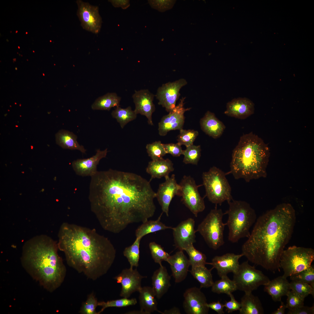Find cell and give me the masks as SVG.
<instances>
[{
    "label": "cell",
    "mask_w": 314,
    "mask_h": 314,
    "mask_svg": "<svg viewBox=\"0 0 314 314\" xmlns=\"http://www.w3.org/2000/svg\"><path fill=\"white\" fill-rule=\"evenodd\" d=\"M91 177L90 208L104 229L118 233L154 215L156 193L150 181L140 175L109 169Z\"/></svg>",
    "instance_id": "cell-1"
},
{
    "label": "cell",
    "mask_w": 314,
    "mask_h": 314,
    "mask_svg": "<svg viewBox=\"0 0 314 314\" xmlns=\"http://www.w3.org/2000/svg\"><path fill=\"white\" fill-rule=\"evenodd\" d=\"M296 221L295 210L283 203L256 219L242 254L250 262L272 272L280 271L279 261L292 236Z\"/></svg>",
    "instance_id": "cell-2"
},
{
    "label": "cell",
    "mask_w": 314,
    "mask_h": 314,
    "mask_svg": "<svg viewBox=\"0 0 314 314\" xmlns=\"http://www.w3.org/2000/svg\"><path fill=\"white\" fill-rule=\"evenodd\" d=\"M58 237L67 265L88 279L95 281L106 274L115 259L113 244L94 229L64 222Z\"/></svg>",
    "instance_id": "cell-3"
},
{
    "label": "cell",
    "mask_w": 314,
    "mask_h": 314,
    "mask_svg": "<svg viewBox=\"0 0 314 314\" xmlns=\"http://www.w3.org/2000/svg\"><path fill=\"white\" fill-rule=\"evenodd\" d=\"M58 243L45 235L35 236L22 248L23 267L44 288L52 292L64 281L66 269L58 253Z\"/></svg>",
    "instance_id": "cell-4"
},
{
    "label": "cell",
    "mask_w": 314,
    "mask_h": 314,
    "mask_svg": "<svg viewBox=\"0 0 314 314\" xmlns=\"http://www.w3.org/2000/svg\"><path fill=\"white\" fill-rule=\"evenodd\" d=\"M270 155L269 147L261 138L252 132L244 134L233 151L231 173L235 179L247 182L266 177Z\"/></svg>",
    "instance_id": "cell-5"
},
{
    "label": "cell",
    "mask_w": 314,
    "mask_h": 314,
    "mask_svg": "<svg viewBox=\"0 0 314 314\" xmlns=\"http://www.w3.org/2000/svg\"><path fill=\"white\" fill-rule=\"evenodd\" d=\"M228 203L229 209L224 213L228 215L225 223L229 229L228 239L232 243H236L241 238L249 237L256 215L255 210L245 201L233 199Z\"/></svg>",
    "instance_id": "cell-6"
},
{
    "label": "cell",
    "mask_w": 314,
    "mask_h": 314,
    "mask_svg": "<svg viewBox=\"0 0 314 314\" xmlns=\"http://www.w3.org/2000/svg\"><path fill=\"white\" fill-rule=\"evenodd\" d=\"M202 179L206 196L212 203L221 205L225 201L228 203L233 199L231 187L222 170L213 166L203 173Z\"/></svg>",
    "instance_id": "cell-7"
},
{
    "label": "cell",
    "mask_w": 314,
    "mask_h": 314,
    "mask_svg": "<svg viewBox=\"0 0 314 314\" xmlns=\"http://www.w3.org/2000/svg\"><path fill=\"white\" fill-rule=\"evenodd\" d=\"M314 260V250L311 248L293 246L284 249L279 261L283 276L287 278L309 267Z\"/></svg>",
    "instance_id": "cell-8"
},
{
    "label": "cell",
    "mask_w": 314,
    "mask_h": 314,
    "mask_svg": "<svg viewBox=\"0 0 314 314\" xmlns=\"http://www.w3.org/2000/svg\"><path fill=\"white\" fill-rule=\"evenodd\" d=\"M224 215L221 209L216 207L210 211L196 230L208 246L214 250H217L224 243V232L226 225L222 221Z\"/></svg>",
    "instance_id": "cell-9"
},
{
    "label": "cell",
    "mask_w": 314,
    "mask_h": 314,
    "mask_svg": "<svg viewBox=\"0 0 314 314\" xmlns=\"http://www.w3.org/2000/svg\"><path fill=\"white\" fill-rule=\"evenodd\" d=\"M233 274V280L237 290L245 293H252L260 286L266 285L270 280L261 271L249 265L248 261L240 264Z\"/></svg>",
    "instance_id": "cell-10"
},
{
    "label": "cell",
    "mask_w": 314,
    "mask_h": 314,
    "mask_svg": "<svg viewBox=\"0 0 314 314\" xmlns=\"http://www.w3.org/2000/svg\"><path fill=\"white\" fill-rule=\"evenodd\" d=\"M180 196L181 201L190 211L197 217L198 213L205 208L204 198L201 196L194 179L190 176H184L180 183Z\"/></svg>",
    "instance_id": "cell-11"
},
{
    "label": "cell",
    "mask_w": 314,
    "mask_h": 314,
    "mask_svg": "<svg viewBox=\"0 0 314 314\" xmlns=\"http://www.w3.org/2000/svg\"><path fill=\"white\" fill-rule=\"evenodd\" d=\"M187 83L185 79L181 78L163 84L158 88L155 95L158 100V104L164 108L168 112L172 110L175 107L176 101L180 95V89Z\"/></svg>",
    "instance_id": "cell-12"
},
{
    "label": "cell",
    "mask_w": 314,
    "mask_h": 314,
    "mask_svg": "<svg viewBox=\"0 0 314 314\" xmlns=\"http://www.w3.org/2000/svg\"><path fill=\"white\" fill-rule=\"evenodd\" d=\"M78 9L77 15L84 29L97 34L99 31L101 19L98 6H92L81 0L76 1Z\"/></svg>",
    "instance_id": "cell-13"
},
{
    "label": "cell",
    "mask_w": 314,
    "mask_h": 314,
    "mask_svg": "<svg viewBox=\"0 0 314 314\" xmlns=\"http://www.w3.org/2000/svg\"><path fill=\"white\" fill-rule=\"evenodd\" d=\"M185 97H182L177 105L167 115L163 116L158 124L159 135L164 136L170 131L183 129L185 117V113L191 108H185L184 105Z\"/></svg>",
    "instance_id": "cell-14"
},
{
    "label": "cell",
    "mask_w": 314,
    "mask_h": 314,
    "mask_svg": "<svg viewBox=\"0 0 314 314\" xmlns=\"http://www.w3.org/2000/svg\"><path fill=\"white\" fill-rule=\"evenodd\" d=\"M147 277L141 275L136 268L134 269L130 267L123 269L114 278L117 283L121 284L120 296L129 298L133 293L136 291L139 292L142 287V279Z\"/></svg>",
    "instance_id": "cell-15"
},
{
    "label": "cell",
    "mask_w": 314,
    "mask_h": 314,
    "mask_svg": "<svg viewBox=\"0 0 314 314\" xmlns=\"http://www.w3.org/2000/svg\"><path fill=\"white\" fill-rule=\"evenodd\" d=\"M195 226L194 219L190 218L181 222L176 227H172L174 245L176 248L185 251L196 242L197 231Z\"/></svg>",
    "instance_id": "cell-16"
},
{
    "label": "cell",
    "mask_w": 314,
    "mask_h": 314,
    "mask_svg": "<svg viewBox=\"0 0 314 314\" xmlns=\"http://www.w3.org/2000/svg\"><path fill=\"white\" fill-rule=\"evenodd\" d=\"M183 306L187 314H207L209 308L207 299L200 288L196 287L187 289L183 294Z\"/></svg>",
    "instance_id": "cell-17"
},
{
    "label": "cell",
    "mask_w": 314,
    "mask_h": 314,
    "mask_svg": "<svg viewBox=\"0 0 314 314\" xmlns=\"http://www.w3.org/2000/svg\"><path fill=\"white\" fill-rule=\"evenodd\" d=\"M165 178V181L159 185L156 198L161 206L163 213L168 217L170 203L175 195L180 196L181 187L177 183L175 174Z\"/></svg>",
    "instance_id": "cell-18"
},
{
    "label": "cell",
    "mask_w": 314,
    "mask_h": 314,
    "mask_svg": "<svg viewBox=\"0 0 314 314\" xmlns=\"http://www.w3.org/2000/svg\"><path fill=\"white\" fill-rule=\"evenodd\" d=\"M155 96L147 89L135 90L132 96L135 105L134 111L137 114L145 116L148 124L151 125H153L152 116L155 110L153 103Z\"/></svg>",
    "instance_id": "cell-19"
},
{
    "label": "cell",
    "mask_w": 314,
    "mask_h": 314,
    "mask_svg": "<svg viewBox=\"0 0 314 314\" xmlns=\"http://www.w3.org/2000/svg\"><path fill=\"white\" fill-rule=\"evenodd\" d=\"M108 149L104 150L98 149L95 154L91 157L85 159H79L73 161L72 165L76 174L82 176H92L97 171V167L100 160L106 157Z\"/></svg>",
    "instance_id": "cell-20"
},
{
    "label": "cell",
    "mask_w": 314,
    "mask_h": 314,
    "mask_svg": "<svg viewBox=\"0 0 314 314\" xmlns=\"http://www.w3.org/2000/svg\"><path fill=\"white\" fill-rule=\"evenodd\" d=\"M254 110V104L250 99L239 97L227 103L224 113L229 116L243 119L253 114Z\"/></svg>",
    "instance_id": "cell-21"
},
{
    "label": "cell",
    "mask_w": 314,
    "mask_h": 314,
    "mask_svg": "<svg viewBox=\"0 0 314 314\" xmlns=\"http://www.w3.org/2000/svg\"><path fill=\"white\" fill-rule=\"evenodd\" d=\"M243 256L241 253L236 254L233 253H228L221 256H216L212 260L210 264L217 271L220 277L227 275L228 273L235 272L240 265L239 260Z\"/></svg>",
    "instance_id": "cell-22"
},
{
    "label": "cell",
    "mask_w": 314,
    "mask_h": 314,
    "mask_svg": "<svg viewBox=\"0 0 314 314\" xmlns=\"http://www.w3.org/2000/svg\"><path fill=\"white\" fill-rule=\"evenodd\" d=\"M183 251L179 250L170 256L167 261L170 265L172 274L176 283H179L186 278L190 265L189 259Z\"/></svg>",
    "instance_id": "cell-23"
},
{
    "label": "cell",
    "mask_w": 314,
    "mask_h": 314,
    "mask_svg": "<svg viewBox=\"0 0 314 314\" xmlns=\"http://www.w3.org/2000/svg\"><path fill=\"white\" fill-rule=\"evenodd\" d=\"M201 128L206 134L214 139L220 138L226 128L223 123L215 114L209 111L205 113L200 121Z\"/></svg>",
    "instance_id": "cell-24"
},
{
    "label": "cell",
    "mask_w": 314,
    "mask_h": 314,
    "mask_svg": "<svg viewBox=\"0 0 314 314\" xmlns=\"http://www.w3.org/2000/svg\"><path fill=\"white\" fill-rule=\"evenodd\" d=\"M171 278L166 267L163 265L154 272L152 287L157 299H160L168 291L171 286Z\"/></svg>",
    "instance_id": "cell-25"
},
{
    "label": "cell",
    "mask_w": 314,
    "mask_h": 314,
    "mask_svg": "<svg viewBox=\"0 0 314 314\" xmlns=\"http://www.w3.org/2000/svg\"><path fill=\"white\" fill-rule=\"evenodd\" d=\"M264 291L271 297L275 301H281L282 297L287 295L291 290L290 283L283 275L279 276L264 286Z\"/></svg>",
    "instance_id": "cell-26"
},
{
    "label": "cell",
    "mask_w": 314,
    "mask_h": 314,
    "mask_svg": "<svg viewBox=\"0 0 314 314\" xmlns=\"http://www.w3.org/2000/svg\"><path fill=\"white\" fill-rule=\"evenodd\" d=\"M174 170L172 161L168 158H162L150 161L146 168V172L151 176V181L153 179H160L169 176V174Z\"/></svg>",
    "instance_id": "cell-27"
},
{
    "label": "cell",
    "mask_w": 314,
    "mask_h": 314,
    "mask_svg": "<svg viewBox=\"0 0 314 314\" xmlns=\"http://www.w3.org/2000/svg\"><path fill=\"white\" fill-rule=\"evenodd\" d=\"M139 292L141 310L145 312L147 314H150L155 311L162 313V312L158 309V302L152 287L148 286L142 287Z\"/></svg>",
    "instance_id": "cell-28"
},
{
    "label": "cell",
    "mask_w": 314,
    "mask_h": 314,
    "mask_svg": "<svg viewBox=\"0 0 314 314\" xmlns=\"http://www.w3.org/2000/svg\"><path fill=\"white\" fill-rule=\"evenodd\" d=\"M76 135L66 130H60L56 135V143L63 148L78 150L82 153H85L86 150L78 143Z\"/></svg>",
    "instance_id": "cell-29"
},
{
    "label": "cell",
    "mask_w": 314,
    "mask_h": 314,
    "mask_svg": "<svg viewBox=\"0 0 314 314\" xmlns=\"http://www.w3.org/2000/svg\"><path fill=\"white\" fill-rule=\"evenodd\" d=\"M240 314H263L264 310L261 303L252 293H245L241 299Z\"/></svg>",
    "instance_id": "cell-30"
},
{
    "label": "cell",
    "mask_w": 314,
    "mask_h": 314,
    "mask_svg": "<svg viewBox=\"0 0 314 314\" xmlns=\"http://www.w3.org/2000/svg\"><path fill=\"white\" fill-rule=\"evenodd\" d=\"M162 214V213L156 220H148L142 223L135 230V234L136 238L142 239L144 236L150 233L166 229H172V227L166 225L160 221Z\"/></svg>",
    "instance_id": "cell-31"
},
{
    "label": "cell",
    "mask_w": 314,
    "mask_h": 314,
    "mask_svg": "<svg viewBox=\"0 0 314 314\" xmlns=\"http://www.w3.org/2000/svg\"><path fill=\"white\" fill-rule=\"evenodd\" d=\"M121 97L115 92L108 93L97 98L92 104L94 110H109L112 108L119 106Z\"/></svg>",
    "instance_id": "cell-32"
},
{
    "label": "cell",
    "mask_w": 314,
    "mask_h": 314,
    "mask_svg": "<svg viewBox=\"0 0 314 314\" xmlns=\"http://www.w3.org/2000/svg\"><path fill=\"white\" fill-rule=\"evenodd\" d=\"M213 269H208L205 266L192 267L190 272L200 284L201 288L211 287L214 283L211 271Z\"/></svg>",
    "instance_id": "cell-33"
},
{
    "label": "cell",
    "mask_w": 314,
    "mask_h": 314,
    "mask_svg": "<svg viewBox=\"0 0 314 314\" xmlns=\"http://www.w3.org/2000/svg\"><path fill=\"white\" fill-rule=\"evenodd\" d=\"M112 117L115 119L122 129L129 122L135 119L137 114L130 106L122 108L119 106L116 107L111 113Z\"/></svg>",
    "instance_id": "cell-34"
},
{
    "label": "cell",
    "mask_w": 314,
    "mask_h": 314,
    "mask_svg": "<svg viewBox=\"0 0 314 314\" xmlns=\"http://www.w3.org/2000/svg\"><path fill=\"white\" fill-rule=\"evenodd\" d=\"M220 279L214 282L211 287V291L218 294L224 293L229 295L237 290L235 283L227 276H224Z\"/></svg>",
    "instance_id": "cell-35"
},
{
    "label": "cell",
    "mask_w": 314,
    "mask_h": 314,
    "mask_svg": "<svg viewBox=\"0 0 314 314\" xmlns=\"http://www.w3.org/2000/svg\"><path fill=\"white\" fill-rule=\"evenodd\" d=\"M141 239L136 238L133 244L126 247L123 252L124 256L127 259L130 267H137L139 265L140 258V245Z\"/></svg>",
    "instance_id": "cell-36"
},
{
    "label": "cell",
    "mask_w": 314,
    "mask_h": 314,
    "mask_svg": "<svg viewBox=\"0 0 314 314\" xmlns=\"http://www.w3.org/2000/svg\"><path fill=\"white\" fill-rule=\"evenodd\" d=\"M189 257V261L192 267L199 266H205L209 264L206 261V257L205 254L197 250L193 246L191 245L185 250Z\"/></svg>",
    "instance_id": "cell-37"
},
{
    "label": "cell",
    "mask_w": 314,
    "mask_h": 314,
    "mask_svg": "<svg viewBox=\"0 0 314 314\" xmlns=\"http://www.w3.org/2000/svg\"><path fill=\"white\" fill-rule=\"evenodd\" d=\"M136 298L131 299L123 297L119 299L108 301L106 302L101 301L98 302V306H101V310L97 312L99 314L103 312L106 308L110 307H122L133 306L137 303Z\"/></svg>",
    "instance_id": "cell-38"
},
{
    "label": "cell",
    "mask_w": 314,
    "mask_h": 314,
    "mask_svg": "<svg viewBox=\"0 0 314 314\" xmlns=\"http://www.w3.org/2000/svg\"><path fill=\"white\" fill-rule=\"evenodd\" d=\"M201 149L200 145L193 144L186 147L184 150L183 162L185 164L197 165L201 156Z\"/></svg>",
    "instance_id": "cell-39"
},
{
    "label": "cell",
    "mask_w": 314,
    "mask_h": 314,
    "mask_svg": "<svg viewBox=\"0 0 314 314\" xmlns=\"http://www.w3.org/2000/svg\"><path fill=\"white\" fill-rule=\"evenodd\" d=\"M149 247L152 257L155 263L162 265L163 261L167 262L170 255L166 252L161 246L154 242H150Z\"/></svg>",
    "instance_id": "cell-40"
},
{
    "label": "cell",
    "mask_w": 314,
    "mask_h": 314,
    "mask_svg": "<svg viewBox=\"0 0 314 314\" xmlns=\"http://www.w3.org/2000/svg\"><path fill=\"white\" fill-rule=\"evenodd\" d=\"M290 277L292 281L307 283L314 289V268L312 265L308 268Z\"/></svg>",
    "instance_id": "cell-41"
},
{
    "label": "cell",
    "mask_w": 314,
    "mask_h": 314,
    "mask_svg": "<svg viewBox=\"0 0 314 314\" xmlns=\"http://www.w3.org/2000/svg\"><path fill=\"white\" fill-rule=\"evenodd\" d=\"M146 148L148 156L152 160L162 159L167 154L163 144L160 141H156L147 144Z\"/></svg>",
    "instance_id": "cell-42"
},
{
    "label": "cell",
    "mask_w": 314,
    "mask_h": 314,
    "mask_svg": "<svg viewBox=\"0 0 314 314\" xmlns=\"http://www.w3.org/2000/svg\"><path fill=\"white\" fill-rule=\"evenodd\" d=\"M290 286L291 290L296 292L304 299L310 294L314 297V289L309 284L292 281L290 283Z\"/></svg>",
    "instance_id": "cell-43"
},
{
    "label": "cell",
    "mask_w": 314,
    "mask_h": 314,
    "mask_svg": "<svg viewBox=\"0 0 314 314\" xmlns=\"http://www.w3.org/2000/svg\"><path fill=\"white\" fill-rule=\"evenodd\" d=\"M198 135L199 132L197 131L182 129L180 130L177 141L180 145H184L186 147L193 144Z\"/></svg>",
    "instance_id": "cell-44"
},
{
    "label": "cell",
    "mask_w": 314,
    "mask_h": 314,
    "mask_svg": "<svg viewBox=\"0 0 314 314\" xmlns=\"http://www.w3.org/2000/svg\"><path fill=\"white\" fill-rule=\"evenodd\" d=\"M98 302L94 293H91L82 304L79 312L82 314H98L96 309Z\"/></svg>",
    "instance_id": "cell-45"
},
{
    "label": "cell",
    "mask_w": 314,
    "mask_h": 314,
    "mask_svg": "<svg viewBox=\"0 0 314 314\" xmlns=\"http://www.w3.org/2000/svg\"><path fill=\"white\" fill-rule=\"evenodd\" d=\"M287 297L286 308L289 310L295 309L304 305V299L294 291L290 290L286 295Z\"/></svg>",
    "instance_id": "cell-46"
},
{
    "label": "cell",
    "mask_w": 314,
    "mask_h": 314,
    "mask_svg": "<svg viewBox=\"0 0 314 314\" xmlns=\"http://www.w3.org/2000/svg\"><path fill=\"white\" fill-rule=\"evenodd\" d=\"M163 145L167 154H170L172 156L176 157L183 155L184 150L182 149L181 145L178 142L176 143L163 144Z\"/></svg>",
    "instance_id": "cell-47"
},
{
    "label": "cell",
    "mask_w": 314,
    "mask_h": 314,
    "mask_svg": "<svg viewBox=\"0 0 314 314\" xmlns=\"http://www.w3.org/2000/svg\"><path fill=\"white\" fill-rule=\"evenodd\" d=\"M229 296L230 298V300L228 301H226L224 304L226 311L228 313H230L235 311H239L241 306L240 303L235 299L232 293H230Z\"/></svg>",
    "instance_id": "cell-48"
},
{
    "label": "cell",
    "mask_w": 314,
    "mask_h": 314,
    "mask_svg": "<svg viewBox=\"0 0 314 314\" xmlns=\"http://www.w3.org/2000/svg\"><path fill=\"white\" fill-rule=\"evenodd\" d=\"M314 306L310 307L303 305L294 309L289 310L288 314H313Z\"/></svg>",
    "instance_id": "cell-49"
},
{
    "label": "cell",
    "mask_w": 314,
    "mask_h": 314,
    "mask_svg": "<svg viewBox=\"0 0 314 314\" xmlns=\"http://www.w3.org/2000/svg\"><path fill=\"white\" fill-rule=\"evenodd\" d=\"M207 306L209 308L216 311L218 314H224V304L219 301H214L210 303H207Z\"/></svg>",
    "instance_id": "cell-50"
},
{
    "label": "cell",
    "mask_w": 314,
    "mask_h": 314,
    "mask_svg": "<svg viewBox=\"0 0 314 314\" xmlns=\"http://www.w3.org/2000/svg\"><path fill=\"white\" fill-rule=\"evenodd\" d=\"M154 4L159 8L163 10H168L172 8L174 3V1H156Z\"/></svg>",
    "instance_id": "cell-51"
},
{
    "label": "cell",
    "mask_w": 314,
    "mask_h": 314,
    "mask_svg": "<svg viewBox=\"0 0 314 314\" xmlns=\"http://www.w3.org/2000/svg\"><path fill=\"white\" fill-rule=\"evenodd\" d=\"M281 305L279 308L277 310L271 313L272 314H284L285 310L286 308V305L284 302L281 301Z\"/></svg>",
    "instance_id": "cell-52"
},
{
    "label": "cell",
    "mask_w": 314,
    "mask_h": 314,
    "mask_svg": "<svg viewBox=\"0 0 314 314\" xmlns=\"http://www.w3.org/2000/svg\"><path fill=\"white\" fill-rule=\"evenodd\" d=\"M179 309L177 307H174L168 310H165L163 312H162V314H181Z\"/></svg>",
    "instance_id": "cell-53"
},
{
    "label": "cell",
    "mask_w": 314,
    "mask_h": 314,
    "mask_svg": "<svg viewBox=\"0 0 314 314\" xmlns=\"http://www.w3.org/2000/svg\"><path fill=\"white\" fill-rule=\"evenodd\" d=\"M125 314H147L144 311L140 309V310H134L129 311Z\"/></svg>",
    "instance_id": "cell-54"
},
{
    "label": "cell",
    "mask_w": 314,
    "mask_h": 314,
    "mask_svg": "<svg viewBox=\"0 0 314 314\" xmlns=\"http://www.w3.org/2000/svg\"><path fill=\"white\" fill-rule=\"evenodd\" d=\"M17 32H18V31H16V33H17Z\"/></svg>",
    "instance_id": "cell-55"
},
{
    "label": "cell",
    "mask_w": 314,
    "mask_h": 314,
    "mask_svg": "<svg viewBox=\"0 0 314 314\" xmlns=\"http://www.w3.org/2000/svg\"><path fill=\"white\" fill-rule=\"evenodd\" d=\"M18 48H19H19H20V47H19V46H18Z\"/></svg>",
    "instance_id": "cell-56"
},
{
    "label": "cell",
    "mask_w": 314,
    "mask_h": 314,
    "mask_svg": "<svg viewBox=\"0 0 314 314\" xmlns=\"http://www.w3.org/2000/svg\"><path fill=\"white\" fill-rule=\"evenodd\" d=\"M27 33H27V32H26V34H27Z\"/></svg>",
    "instance_id": "cell-57"
},
{
    "label": "cell",
    "mask_w": 314,
    "mask_h": 314,
    "mask_svg": "<svg viewBox=\"0 0 314 314\" xmlns=\"http://www.w3.org/2000/svg\"><path fill=\"white\" fill-rule=\"evenodd\" d=\"M33 52H34V51H33Z\"/></svg>",
    "instance_id": "cell-58"
}]
</instances>
